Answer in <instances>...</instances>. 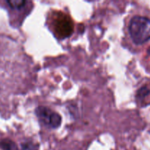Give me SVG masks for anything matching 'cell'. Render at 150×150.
<instances>
[{
	"instance_id": "obj_6",
	"label": "cell",
	"mask_w": 150,
	"mask_h": 150,
	"mask_svg": "<svg viewBox=\"0 0 150 150\" xmlns=\"http://www.w3.org/2000/svg\"><path fill=\"white\" fill-rule=\"evenodd\" d=\"M20 150H39V147L32 141H26L21 144Z\"/></svg>"
},
{
	"instance_id": "obj_3",
	"label": "cell",
	"mask_w": 150,
	"mask_h": 150,
	"mask_svg": "<svg viewBox=\"0 0 150 150\" xmlns=\"http://www.w3.org/2000/svg\"><path fill=\"white\" fill-rule=\"evenodd\" d=\"M55 28L59 35H62L63 38L68 37L73 32V24L69 18L64 16L61 19H57Z\"/></svg>"
},
{
	"instance_id": "obj_4",
	"label": "cell",
	"mask_w": 150,
	"mask_h": 150,
	"mask_svg": "<svg viewBox=\"0 0 150 150\" xmlns=\"http://www.w3.org/2000/svg\"><path fill=\"white\" fill-rule=\"evenodd\" d=\"M0 147L3 150H18L16 143L8 139L1 141L0 142Z\"/></svg>"
},
{
	"instance_id": "obj_1",
	"label": "cell",
	"mask_w": 150,
	"mask_h": 150,
	"mask_svg": "<svg viewBox=\"0 0 150 150\" xmlns=\"http://www.w3.org/2000/svg\"><path fill=\"white\" fill-rule=\"evenodd\" d=\"M128 31L132 40L136 45H142L150 40V19L135 16L130 21Z\"/></svg>"
},
{
	"instance_id": "obj_5",
	"label": "cell",
	"mask_w": 150,
	"mask_h": 150,
	"mask_svg": "<svg viewBox=\"0 0 150 150\" xmlns=\"http://www.w3.org/2000/svg\"><path fill=\"white\" fill-rule=\"evenodd\" d=\"M7 3L10 8L14 10H21L26 5L27 1L24 0H11V1H7Z\"/></svg>"
},
{
	"instance_id": "obj_2",
	"label": "cell",
	"mask_w": 150,
	"mask_h": 150,
	"mask_svg": "<svg viewBox=\"0 0 150 150\" xmlns=\"http://www.w3.org/2000/svg\"><path fill=\"white\" fill-rule=\"evenodd\" d=\"M35 114L40 122L49 128L57 129L62 124L61 115L48 107L38 106L35 109Z\"/></svg>"
}]
</instances>
